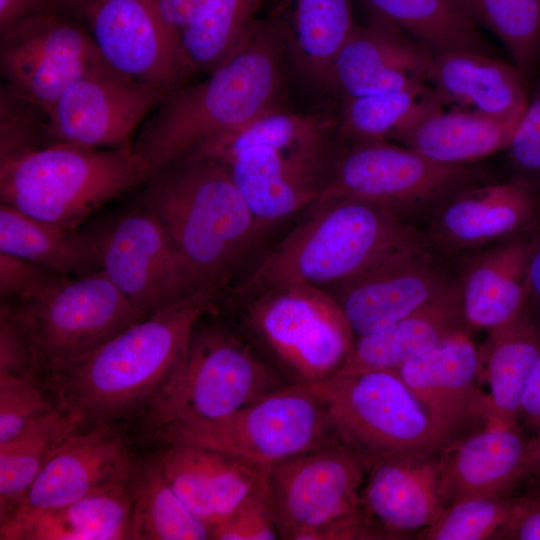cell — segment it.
<instances>
[{"label":"cell","mask_w":540,"mask_h":540,"mask_svg":"<svg viewBox=\"0 0 540 540\" xmlns=\"http://www.w3.org/2000/svg\"><path fill=\"white\" fill-rule=\"evenodd\" d=\"M505 151L513 177L540 185V77Z\"/></svg>","instance_id":"cell-45"},{"label":"cell","mask_w":540,"mask_h":540,"mask_svg":"<svg viewBox=\"0 0 540 540\" xmlns=\"http://www.w3.org/2000/svg\"><path fill=\"white\" fill-rule=\"evenodd\" d=\"M109 67L85 23L63 11L28 17L0 34L3 83L48 115L70 86Z\"/></svg>","instance_id":"cell-13"},{"label":"cell","mask_w":540,"mask_h":540,"mask_svg":"<svg viewBox=\"0 0 540 540\" xmlns=\"http://www.w3.org/2000/svg\"><path fill=\"white\" fill-rule=\"evenodd\" d=\"M287 60L279 32L256 19L237 47L202 81L171 91L143 123L134 145L156 172L279 106Z\"/></svg>","instance_id":"cell-2"},{"label":"cell","mask_w":540,"mask_h":540,"mask_svg":"<svg viewBox=\"0 0 540 540\" xmlns=\"http://www.w3.org/2000/svg\"><path fill=\"white\" fill-rule=\"evenodd\" d=\"M0 373L38 378L26 332L6 300L0 310Z\"/></svg>","instance_id":"cell-47"},{"label":"cell","mask_w":540,"mask_h":540,"mask_svg":"<svg viewBox=\"0 0 540 540\" xmlns=\"http://www.w3.org/2000/svg\"><path fill=\"white\" fill-rule=\"evenodd\" d=\"M518 419L535 435L540 431V354L524 391Z\"/></svg>","instance_id":"cell-51"},{"label":"cell","mask_w":540,"mask_h":540,"mask_svg":"<svg viewBox=\"0 0 540 540\" xmlns=\"http://www.w3.org/2000/svg\"><path fill=\"white\" fill-rule=\"evenodd\" d=\"M136 470L40 516L23 529L17 540L130 539Z\"/></svg>","instance_id":"cell-32"},{"label":"cell","mask_w":540,"mask_h":540,"mask_svg":"<svg viewBox=\"0 0 540 540\" xmlns=\"http://www.w3.org/2000/svg\"><path fill=\"white\" fill-rule=\"evenodd\" d=\"M486 181L476 164L430 159L390 141L350 142L336 155L322 195H342L402 212H435L458 192Z\"/></svg>","instance_id":"cell-12"},{"label":"cell","mask_w":540,"mask_h":540,"mask_svg":"<svg viewBox=\"0 0 540 540\" xmlns=\"http://www.w3.org/2000/svg\"><path fill=\"white\" fill-rule=\"evenodd\" d=\"M364 464L337 441L270 467L268 487L282 540H370L360 510Z\"/></svg>","instance_id":"cell-9"},{"label":"cell","mask_w":540,"mask_h":540,"mask_svg":"<svg viewBox=\"0 0 540 540\" xmlns=\"http://www.w3.org/2000/svg\"><path fill=\"white\" fill-rule=\"evenodd\" d=\"M49 115L41 107L0 86V161L50 145Z\"/></svg>","instance_id":"cell-42"},{"label":"cell","mask_w":540,"mask_h":540,"mask_svg":"<svg viewBox=\"0 0 540 540\" xmlns=\"http://www.w3.org/2000/svg\"><path fill=\"white\" fill-rule=\"evenodd\" d=\"M211 539H279L268 482L245 498L224 521L217 525L212 531Z\"/></svg>","instance_id":"cell-44"},{"label":"cell","mask_w":540,"mask_h":540,"mask_svg":"<svg viewBox=\"0 0 540 540\" xmlns=\"http://www.w3.org/2000/svg\"><path fill=\"white\" fill-rule=\"evenodd\" d=\"M324 386L332 436L367 470L389 456L455 444L395 371L334 376Z\"/></svg>","instance_id":"cell-8"},{"label":"cell","mask_w":540,"mask_h":540,"mask_svg":"<svg viewBox=\"0 0 540 540\" xmlns=\"http://www.w3.org/2000/svg\"><path fill=\"white\" fill-rule=\"evenodd\" d=\"M470 332L462 304L459 279L446 292L408 316L355 339L352 350L335 376L390 370Z\"/></svg>","instance_id":"cell-27"},{"label":"cell","mask_w":540,"mask_h":540,"mask_svg":"<svg viewBox=\"0 0 540 540\" xmlns=\"http://www.w3.org/2000/svg\"><path fill=\"white\" fill-rule=\"evenodd\" d=\"M60 5L61 0H0V34L28 17L60 11Z\"/></svg>","instance_id":"cell-49"},{"label":"cell","mask_w":540,"mask_h":540,"mask_svg":"<svg viewBox=\"0 0 540 540\" xmlns=\"http://www.w3.org/2000/svg\"><path fill=\"white\" fill-rule=\"evenodd\" d=\"M0 252L40 264L66 276L100 270L94 233H84L0 204Z\"/></svg>","instance_id":"cell-33"},{"label":"cell","mask_w":540,"mask_h":540,"mask_svg":"<svg viewBox=\"0 0 540 540\" xmlns=\"http://www.w3.org/2000/svg\"><path fill=\"white\" fill-rule=\"evenodd\" d=\"M173 90L136 81L112 68L70 86L49 115L50 145L113 149L130 146L147 118Z\"/></svg>","instance_id":"cell-17"},{"label":"cell","mask_w":540,"mask_h":540,"mask_svg":"<svg viewBox=\"0 0 540 540\" xmlns=\"http://www.w3.org/2000/svg\"><path fill=\"white\" fill-rule=\"evenodd\" d=\"M477 23L504 45L529 83L540 71V0H463Z\"/></svg>","instance_id":"cell-40"},{"label":"cell","mask_w":540,"mask_h":540,"mask_svg":"<svg viewBox=\"0 0 540 540\" xmlns=\"http://www.w3.org/2000/svg\"><path fill=\"white\" fill-rule=\"evenodd\" d=\"M64 277L40 264L0 252V294L4 300L35 298Z\"/></svg>","instance_id":"cell-46"},{"label":"cell","mask_w":540,"mask_h":540,"mask_svg":"<svg viewBox=\"0 0 540 540\" xmlns=\"http://www.w3.org/2000/svg\"><path fill=\"white\" fill-rule=\"evenodd\" d=\"M130 539L206 540L211 530L182 502L154 462L136 470Z\"/></svg>","instance_id":"cell-38"},{"label":"cell","mask_w":540,"mask_h":540,"mask_svg":"<svg viewBox=\"0 0 540 540\" xmlns=\"http://www.w3.org/2000/svg\"><path fill=\"white\" fill-rule=\"evenodd\" d=\"M336 130L290 146L248 148L222 162L260 233L322 195L339 150L332 139Z\"/></svg>","instance_id":"cell-16"},{"label":"cell","mask_w":540,"mask_h":540,"mask_svg":"<svg viewBox=\"0 0 540 540\" xmlns=\"http://www.w3.org/2000/svg\"><path fill=\"white\" fill-rule=\"evenodd\" d=\"M7 302L26 332L41 381L147 317L101 270L64 277L35 298Z\"/></svg>","instance_id":"cell-11"},{"label":"cell","mask_w":540,"mask_h":540,"mask_svg":"<svg viewBox=\"0 0 540 540\" xmlns=\"http://www.w3.org/2000/svg\"><path fill=\"white\" fill-rule=\"evenodd\" d=\"M540 354V324L528 308L512 321L488 331L479 350L481 376L490 393L489 427L519 423L521 400Z\"/></svg>","instance_id":"cell-30"},{"label":"cell","mask_w":540,"mask_h":540,"mask_svg":"<svg viewBox=\"0 0 540 540\" xmlns=\"http://www.w3.org/2000/svg\"><path fill=\"white\" fill-rule=\"evenodd\" d=\"M341 140L398 141L428 115L445 107L431 85L339 101Z\"/></svg>","instance_id":"cell-35"},{"label":"cell","mask_w":540,"mask_h":540,"mask_svg":"<svg viewBox=\"0 0 540 540\" xmlns=\"http://www.w3.org/2000/svg\"><path fill=\"white\" fill-rule=\"evenodd\" d=\"M520 120L443 107L420 121L397 142L438 162L475 164L505 151Z\"/></svg>","instance_id":"cell-31"},{"label":"cell","mask_w":540,"mask_h":540,"mask_svg":"<svg viewBox=\"0 0 540 540\" xmlns=\"http://www.w3.org/2000/svg\"><path fill=\"white\" fill-rule=\"evenodd\" d=\"M218 293L203 288L133 324L42 379L56 405L80 425L110 423L146 409L173 375L196 324Z\"/></svg>","instance_id":"cell-1"},{"label":"cell","mask_w":540,"mask_h":540,"mask_svg":"<svg viewBox=\"0 0 540 540\" xmlns=\"http://www.w3.org/2000/svg\"><path fill=\"white\" fill-rule=\"evenodd\" d=\"M429 84L445 107L499 119H521L530 83L513 63L472 50L433 55Z\"/></svg>","instance_id":"cell-26"},{"label":"cell","mask_w":540,"mask_h":540,"mask_svg":"<svg viewBox=\"0 0 540 540\" xmlns=\"http://www.w3.org/2000/svg\"><path fill=\"white\" fill-rule=\"evenodd\" d=\"M395 372L455 443L489 427V399L479 386L480 356L470 332L446 340Z\"/></svg>","instance_id":"cell-22"},{"label":"cell","mask_w":540,"mask_h":540,"mask_svg":"<svg viewBox=\"0 0 540 540\" xmlns=\"http://www.w3.org/2000/svg\"><path fill=\"white\" fill-rule=\"evenodd\" d=\"M61 11L85 23L106 63L120 74L171 90L187 83L179 33L154 0H63Z\"/></svg>","instance_id":"cell-15"},{"label":"cell","mask_w":540,"mask_h":540,"mask_svg":"<svg viewBox=\"0 0 540 540\" xmlns=\"http://www.w3.org/2000/svg\"><path fill=\"white\" fill-rule=\"evenodd\" d=\"M78 429L79 423L57 407L17 437L0 444V522L24 498L54 450Z\"/></svg>","instance_id":"cell-36"},{"label":"cell","mask_w":540,"mask_h":540,"mask_svg":"<svg viewBox=\"0 0 540 540\" xmlns=\"http://www.w3.org/2000/svg\"><path fill=\"white\" fill-rule=\"evenodd\" d=\"M245 302V336L289 384L326 382L344 366L355 337L324 288L280 284Z\"/></svg>","instance_id":"cell-7"},{"label":"cell","mask_w":540,"mask_h":540,"mask_svg":"<svg viewBox=\"0 0 540 540\" xmlns=\"http://www.w3.org/2000/svg\"><path fill=\"white\" fill-rule=\"evenodd\" d=\"M153 173L134 143L113 149L57 143L0 161V200L36 218L78 228Z\"/></svg>","instance_id":"cell-5"},{"label":"cell","mask_w":540,"mask_h":540,"mask_svg":"<svg viewBox=\"0 0 540 540\" xmlns=\"http://www.w3.org/2000/svg\"><path fill=\"white\" fill-rule=\"evenodd\" d=\"M530 232L483 249L458 278L471 330L491 331L527 308Z\"/></svg>","instance_id":"cell-29"},{"label":"cell","mask_w":540,"mask_h":540,"mask_svg":"<svg viewBox=\"0 0 540 540\" xmlns=\"http://www.w3.org/2000/svg\"><path fill=\"white\" fill-rule=\"evenodd\" d=\"M268 18L292 73L325 90L332 64L356 26L351 0H276Z\"/></svg>","instance_id":"cell-28"},{"label":"cell","mask_w":540,"mask_h":540,"mask_svg":"<svg viewBox=\"0 0 540 540\" xmlns=\"http://www.w3.org/2000/svg\"><path fill=\"white\" fill-rule=\"evenodd\" d=\"M309 214L268 251L236 291L245 300L271 286H336L406 251L430 246L394 211L342 195H321ZM431 247V246H430Z\"/></svg>","instance_id":"cell-3"},{"label":"cell","mask_w":540,"mask_h":540,"mask_svg":"<svg viewBox=\"0 0 540 540\" xmlns=\"http://www.w3.org/2000/svg\"><path fill=\"white\" fill-rule=\"evenodd\" d=\"M262 0H215L179 32L183 63L189 78L209 73L241 42Z\"/></svg>","instance_id":"cell-37"},{"label":"cell","mask_w":540,"mask_h":540,"mask_svg":"<svg viewBox=\"0 0 540 540\" xmlns=\"http://www.w3.org/2000/svg\"><path fill=\"white\" fill-rule=\"evenodd\" d=\"M157 432L166 443L195 444L270 467L336 441L324 382L290 384L227 416L174 423Z\"/></svg>","instance_id":"cell-10"},{"label":"cell","mask_w":540,"mask_h":540,"mask_svg":"<svg viewBox=\"0 0 540 540\" xmlns=\"http://www.w3.org/2000/svg\"><path fill=\"white\" fill-rule=\"evenodd\" d=\"M530 477L540 482V431L533 437Z\"/></svg>","instance_id":"cell-53"},{"label":"cell","mask_w":540,"mask_h":540,"mask_svg":"<svg viewBox=\"0 0 540 540\" xmlns=\"http://www.w3.org/2000/svg\"><path fill=\"white\" fill-rule=\"evenodd\" d=\"M188 509L211 530L267 483L270 466L184 442H169L156 459Z\"/></svg>","instance_id":"cell-24"},{"label":"cell","mask_w":540,"mask_h":540,"mask_svg":"<svg viewBox=\"0 0 540 540\" xmlns=\"http://www.w3.org/2000/svg\"><path fill=\"white\" fill-rule=\"evenodd\" d=\"M431 249L406 251L333 286L355 339L408 316L456 283Z\"/></svg>","instance_id":"cell-19"},{"label":"cell","mask_w":540,"mask_h":540,"mask_svg":"<svg viewBox=\"0 0 540 540\" xmlns=\"http://www.w3.org/2000/svg\"><path fill=\"white\" fill-rule=\"evenodd\" d=\"M133 469L124 441L112 424L74 431L54 450L16 508L0 522V538L17 540L40 516L79 500Z\"/></svg>","instance_id":"cell-18"},{"label":"cell","mask_w":540,"mask_h":540,"mask_svg":"<svg viewBox=\"0 0 540 540\" xmlns=\"http://www.w3.org/2000/svg\"><path fill=\"white\" fill-rule=\"evenodd\" d=\"M199 322L178 367L145 409L154 429L221 418L290 385L247 337Z\"/></svg>","instance_id":"cell-6"},{"label":"cell","mask_w":540,"mask_h":540,"mask_svg":"<svg viewBox=\"0 0 540 540\" xmlns=\"http://www.w3.org/2000/svg\"><path fill=\"white\" fill-rule=\"evenodd\" d=\"M368 18L386 22L434 53L472 50L491 54L463 0H358Z\"/></svg>","instance_id":"cell-34"},{"label":"cell","mask_w":540,"mask_h":540,"mask_svg":"<svg viewBox=\"0 0 540 540\" xmlns=\"http://www.w3.org/2000/svg\"><path fill=\"white\" fill-rule=\"evenodd\" d=\"M497 540H540V482L513 496L508 518Z\"/></svg>","instance_id":"cell-48"},{"label":"cell","mask_w":540,"mask_h":540,"mask_svg":"<svg viewBox=\"0 0 540 540\" xmlns=\"http://www.w3.org/2000/svg\"><path fill=\"white\" fill-rule=\"evenodd\" d=\"M529 299L527 308L540 324V221L529 235Z\"/></svg>","instance_id":"cell-52"},{"label":"cell","mask_w":540,"mask_h":540,"mask_svg":"<svg viewBox=\"0 0 540 540\" xmlns=\"http://www.w3.org/2000/svg\"><path fill=\"white\" fill-rule=\"evenodd\" d=\"M513 494L479 496L447 506L417 540L496 539L505 524Z\"/></svg>","instance_id":"cell-41"},{"label":"cell","mask_w":540,"mask_h":540,"mask_svg":"<svg viewBox=\"0 0 540 540\" xmlns=\"http://www.w3.org/2000/svg\"><path fill=\"white\" fill-rule=\"evenodd\" d=\"M443 451L405 452L368 470L360 510L370 540L414 539L446 508L441 493Z\"/></svg>","instance_id":"cell-20"},{"label":"cell","mask_w":540,"mask_h":540,"mask_svg":"<svg viewBox=\"0 0 540 540\" xmlns=\"http://www.w3.org/2000/svg\"><path fill=\"white\" fill-rule=\"evenodd\" d=\"M163 19L178 33L215 0H154Z\"/></svg>","instance_id":"cell-50"},{"label":"cell","mask_w":540,"mask_h":540,"mask_svg":"<svg viewBox=\"0 0 540 540\" xmlns=\"http://www.w3.org/2000/svg\"><path fill=\"white\" fill-rule=\"evenodd\" d=\"M94 234L100 270L147 317L203 289L159 218L142 205Z\"/></svg>","instance_id":"cell-14"},{"label":"cell","mask_w":540,"mask_h":540,"mask_svg":"<svg viewBox=\"0 0 540 540\" xmlns=\"http://www.w3.org/2000/svg\"><path fill=\"white\" fill-rule=\"evenodd\" d=\"M62 1H63V0H61V4H62ZM60 9H61V6H60Z\"/></svg>","instance_id":"cell-54"},{"label":"cell","mask_w":540,"mask_h":540,"mask_svg":"<svg viewBox=\"0 0 540 540\" xmlns=\"http://www.w3.org/2000/svg\"><path fill=\"white\" fill-rule=\"evenodd\" d=\"M433 55L403 31L367 18L355 26L336 56L325 91L341 101L419 88L429 84Z\"/></svg>","instance_id":"cell-23"},{"label":"cell","mask_w":540,"mask_h":540,"mask_svg":"<svg viewBox=\"0 0 540 540\" xmlns=\"http://www.w3.org/2000/svg\"><path fill=\"white\" fill-rule=\"evenodd\" d=\"M56 408L40 379L0 373V444L17 437Z\"/></svg>","instance_id":"cell-43"},{"label":"cell","mask_w":540,"mask_h":540,"mask_svg":"<svg viewBox=\"0 0 540 540\" xmlns=\"http://www.w3.org/2000/svg\"><path fill=\"white\" fill-rule=\"evenodd\" d=\"M338 119L273 107L193 151L225 162L252 147L290 146L337 128Z\"/></svg>","instance_id":"cell-39"},{"label":"cell","mask_w":540,"mask_h":540,"mask_svg":"<svg viewBox=\"0 0 540 540\" xmlns=\"http://www.w3.org/2000/svg\"><path fill=\"white\" fill-rule=\"evenodd\" d=\"M143 184L141 205L159 218L201 287L219 291L261 235L225 164L191 152Z\"/></svg>","instance_id":"cell-4"},{"label":"cell","mask_w":540,"mask_h":540,"mask_svg":"<svg viewBox=\"0 0 540 540\" xmlns=\"http://www.w3.org/2000/svg\"><path fill=\"white\" fill-rule=\"evenodd\" d=\"M533 437L520 422L477 431L443 451L441 493L446 507L464 499L512 494L531 475Z\"/></svg>","instance_id":"cell-25"},{"label":"cell","mask_w":540,"mask_h":540,"mask_svg":"<svg viewBox=\"0 0 540 540\" xmlns=\"http://www.w3.org/2000/svg\"><path fill=\"white\" fill-rule=\"evenodd\" d=\"M540 221V185L512 177L470 186L435 212L425 233L445 252L481 250L532 231Z\"/></svg>","instance_id":"cell-21"}]
</instances>
